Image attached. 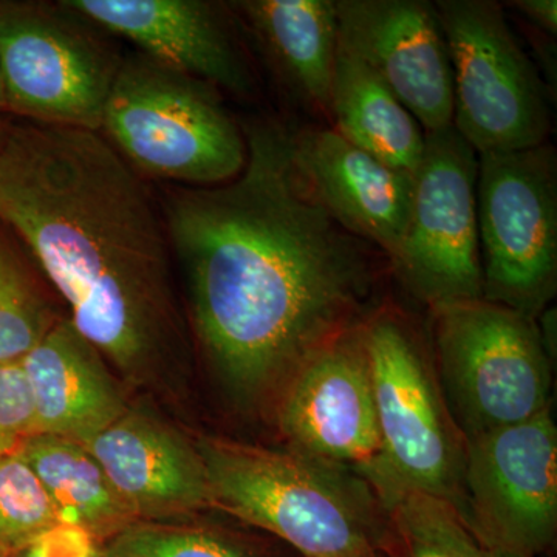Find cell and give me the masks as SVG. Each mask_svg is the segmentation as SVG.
Returning a JSON list of instances; mask_svg holds the SVG:
<instances>
[{"mask_svg": "<svg viewBox=\"0 0 557 557\" xmlns=\"http://www.w3.org/2000/svg\"><path fill=\"white\" fill-rule=\"evenodd\" d=\"M30 252L0 222V364L20 362L60 319Z\"/></svg>", "mask_w": 557, "mask_h": 557, "instance_id": "22", "label": "cell"}, {"mask_svg": "<svg viewBox=\"0 0 557 557\" xmlns=\"http://www.w3.org/2000/svg\"><path fill=\"white\" fill-rule=\"evenodd\" d=\"M454 86V129L478 156L549 143L552 97L494 0H438Z\"/></svg>", "mask_w": 557, "mask_h": 557, "instance_id": "8", "label": "cell"}, {"mask_svg": "<svg viewBox=\"0 0 557 557\" xmlns=\"http://www.w3.org/2000/svg\"><path fill=\"white\" fill-rule=\"evenodd\" d=\"M36 434L87 443L127 409L108 361L67 317L21 359Z\"/></svg>", "mask_w": 557, "mask_h": 557, "instance_id": "17", "label": "cell"}, {"mask_svg": "<svg viewBox=\"0 0 557 557\" xmlns=\"http://www.w3.org/2000/svg\"><path fill=\"white\" fill-rule=\"evenodd\" d=\"M359 557H383L381 552L372 553V555L359 556Z\"/></svg>", "mask_w": 557, "mask_h": 557, "instance_id": "31", "label": "cell"}, {"mask_svg": "<svg viewBox=\"0 0 557 557\" xmlns=\"http://www.w3.org/2000/svg\"><path fill=\"white\" fill-rule=\"evenodd\" d=\"M507 5L518 11L523 20L530 22L539 32L547 33L549 38L557 35V2L556 0H515Z\"/></svg>", "mask_w": 557, "mask_h": 557, "instance_id": "27", "label": "cell"}, {"mask_svg": "<svg viewBox=\"0 0 557 557\" xmlns=\"http://www.w3.org/2000/svg\"><path fill=\"white\" fill-rule=\"evenodd\" d=\"M248 157L211 188L166 185L160 200L201 350L242 401L278 398L296 370L368 319L379 248L336 222L292 159V127L242 124Z\"/></svg>", "mask_w": 557, "mask_h": 557, "instance_id": "1", "label": "cell"}, {"mask_svg": "<svg viewBox=\"0 0 557 557\" xmlns=\"http://www.w3.org/2000/svg\"><path fill=\"white\" fill-rule=\"evenodd\" d=\"M84 446L137 520L172 522L214 508L196 443L152 413L129 408Z\"/></svg>", "mask_w": 557, "mask_h": 557, "instance_id": "16", "label": "cell"}, {"mask_svg": "<svg viewBox=\"0 0 557 557\" xmlns=\"http://www.w3.org/2000/svg\"><path fill=\"white\" fill-rule=\"evenodd\" d=\"M465 443V518L483 541L509 555H544L557 533V429L552 406L523 423Z\"/></svg>", "mask_w": 557, "mask_h": 557, "instance_id": "11", "label": "cell"}, {"mask_svg": "<svg viewBox=\"0 0 557 557\" xmlns=\"http://www.w3.org/2000/svg\"><path fill=\"white\" fill-rule=\"evenodd\" d=\"M432 317L435 372L465 442L552 406V364L536 319L483 298L442 304Z\"/></svg>", "mask_w": 557, "mask_h": 557, "instance_id": "6", "label": "cell"}, {"mask_svg": "<svg viewBox=\"0 0 557 557\" xmlns=\"http://www.w3.org/2000/svg\"><path fill=\"white\" fill-rule=\"evenodd\" d=\"M330 119L351 145L394 170L416 174L426 132L375 72L339 47Z\"/></svg>", "mask_w": 557, "mask_h": 557, "instance_id": "19", "label": "cell"}, {"mask_svg": "<svg viewBox=\"0 0 557 557\" xmlns=\"http://www.w3.org/2000/svg\"><path fill=\"white\" fill-rule=\"evenodd\" d=\"M0 222L126 379L186 354L160 194L100 132L11 119L0 139Z\"/></svg>", "mask_w": 557, "mask_h": 557, "instance_id": "2", "label": "cell"}, {"mask_svg": "<svg viewBox=\"0 0 557 557\" xmlns=\"http://www.w3.org/2000/svg\"><path fill=\"white\" fill-rule=\"evenodd\" d=\"M120 42L69 0H0L7 115L100 132L126 54Z\"/></svg>", "mask_w": 557, "mask_h": 557, "instance_id": "5", "label": "cell"}, {"mask_svg": "<svg viewBox=\"0 0 557 557\" xmlns=\"http://www.w3.org/2000/svg\"><path fill=\"white\" fill-rule=\"evenodd\" d=\"M335 9L339 49L375 72L426 134L453 126V70L435 3L335 0Z\"/></svg>", "mask_w": 557, "mask_h": 557, "instance_id": "13", "label": "cell"}, {"mask_svg": "<svg viewBox=\"0 0 557 557\" xmlns=\"http://www.w3.org/2000/svg\"><path fill=\"white\" fill-rule=\"evenodd\" d=\"M478 175V152L454 126L428 132L405 237L388 267L431 309L483 298Z\"/></svg>", "mask_w": 557, "mask_h": 557, "instance_id": "10", "label": "cell"}, {"mask_svg": "<svg viewBox=\"0 0 557 557\" xmlns=\"http://www.w3.org/2000/svg\"><path fill=\"white\" fill-rule=\"evenodd\" d=\"M0 557H11L10 553L7 549L0 547Z\"/></svg>", "mask_w": 557, "mask_h": 557, "instance_id": "30", "label": "cell"}, {"mask_svg": "<svg viewBox=\"0 0 557 557\" xmlns=\"http://www.w3.org/2000/svg\"><path fill=\"white\" fill-rule=\"evenodd\" d=\"M11 557H106V553L87 531L58 523Z\"/></svg>", "mask_w": 557, "mask_h": 557, "instance_id": "26", "label": "cell"}, {"mask_svg": "<svg viewBox=\"0 0 557 557\" xmlns=\"http://www.w3.org/2000/svg\"><path fill=\"white\" fill-rule=\"evenodd\" d=\"M383 557H518L479 536L453 502L403 493L387 502Z\"/></svg>", "mask_w": 557, "mask_h": 557, "instance_id": "21", "label": "cell"}, {"mask_svg": "<svg viewBox=\"0 0 557 557\" xmlns=\"http://www.w3.org/2000/svg\"><path fill=\"white\" fill-rule=\"evenodd\" d=\"M106 557H259L236 539L207 528L137 520L102 544Z\"/></svg>", "mask_w": 557, "mask_h": 557, "instance_id": "23", "label": "cell"}, {"mask_svg": "<svg viewBox=\"0 0 557 557\" xmlns=\"http://www.w3.org/2000/svg\"><path fill=\"white\" fill-rule=\"evenodd\" d=\"M383 454L384 505L421 493L463 505L467 443L450 416L434 361L401 314L362 322Z\"/></svg>", "mask_w": 557, "mask_h": 557, "instance_id": "7", "label": "cell"}, {"mask_svg": "<svg viewBox=\"0 0 557 557\" xmlns=\"http://www.w3.org/2000/svg\"><path fill=\"white\" fill-rule=\"evenodd\" d=\"M226 3L288 94L330 119L339 47L335 0Z\"/></svg>", "mask_w": 557, "mask_h": 557, "instance_id": "18", "label": "cell"}, {"mask_svg": "<svg viewBox=\"0 0 557 557\" xmlns=\"http://www.w3.org/2000/svg\"><path fill=\"white\" fill-rule=\"evenodd\" d=\"M135 51L218 87L252 98L258 81L226 2L209 0H69Z\"/></svg>", "mask_w": 557, "mask_h": 557, "instance_id": "14", "label": "cell"}, {"mask_svg": "<svg viewBox=\"0 0 557 557\" xmlns=\"http://www.w3.org/2000/svg\"><path fill=\"white\" fill-rule=\"evenodd\" d=\"M11 123V119L9 115H0V139L5 135L7 129H9Z\"/></svg>", "mask_w": 557, "mask_h": 557, "instance_id": "28", "label": "cell"}, {"mask_svg": "<svg viewBox=\"0 0 557 557\" xmlns=\"http://www.w3.org/2000/svg\"><path fill=\"white\" fill-rule=\"evenodd\" d=\"M100 134L150 183L211 188L247 164L244 126L222 91L139 51L124 54Z\"/></svg>", "mask_w": 557, "mask_h": 557, "instance_id": "4", "label": "cell"}, {"mask_svg": "<svg viewBox=\"0 0 557 557\" xmlns=\"http://www.w3.org/2000/svg\"><path fill=\"white\" fill-rule=\"evenodd\" d=\"M46 490L17 450L0 456V547L10 555L58 525Z\"/></svg>", "mask_w": 557, "mask_h": 557, "instance_id": "24", "label": "cell"}, {"mask_svg": "<svg viewBox=\"0 0 557 557\" xmlns=\"http://www.w3.org/2000/svg\"><path fill=\"white\" fill-rule=\"evenodd\" d=\"M17 453L46 490L58 522L78 527L101 544L137 522L104 469L83 443L33 434Z\"/></svg>", "mask_w": 557, "mask_h": 557, "instance_id": "20", "label": "cell"}, {"mask_svg": "<svg viewBox=\"0 0 557 557\" xmlns=\"http://www.w3.org/2000/svg\"><path fill=\"white\" fill-rule=\"evenodd\" d=\"M292 159L325 211L391 262L408 225L412 175L387 166L333 127L292 129Z\"/></svg>", "mask_w": 557, "mask_h": 557, "instance_id": "15", "label": "cell"}, {"mask_svg": "<svg viewBox=\"0 0 557 557\" xmlns=\"http://www.w3.org/2000/svg\"><path fill=\"white\" fill-rule=\"evenodd\" d=\"M277 424L289 450L355 472L383 500L386 475L362 322L296 370L278 395Z\"/></svg>", "mask_w": 557, "mask_h": 557, "instance_id": "12", "label": "cell"}, {"mask_svg": "<svg viewBox=\"0 0 557 557\" xmlns=\"http://www.w3.org/2000/svg\"><path fill=\"white\" fill-rule=\"evenodd\" d=\"M483 299L537 319L557 289V156L552 143L479 156Z\"/></svg>", "mask_w": 557, "mask_h": 557, "instance_id": "9", "label": "cell"}, {"mask_svg": "<svg viewBox=\"0 0 557 557\" xmlns=\"http://www.w3.org/2000/svg\"><path fill=\"white\" fill-rule=\"evenodd\" d=\"M0 115H7L5 95H3L2 78H0Z\"/></svg>", "mask_w": 557, "mask_h": 557, "instance_id": "29", "label": "cell"}, {"mask_svg": "<svg viewBox=\"0 0 557 557\" xmlns=\"http://www.w3.org/2000/svg\"><path fill=\"white\" fill-rule=\"evenodd\" d=\"M36 434L30 392L20 362L0 364V456Z\"/></svg>", "mask_w": 557, "mask_h": 557, "instance_id": "25", "label": "cell"}, {"mask_svg": "<svg viewBox=\"0 0 557 557\" xmlns=\"http://www.w3.org/2000/svg\"><path fill=\"white\" fill-rule=\"evenodd\" d=\"M214 508L262 528L304 557L381 552L387 508L364 479L295 450L200 437Z\"/></svg>", "mask_w": 557, "mask_h": 557, "instance_id": "3", "label": "cell"}]
</instances>
